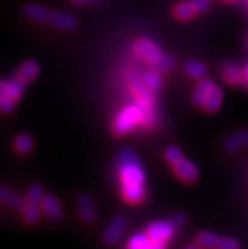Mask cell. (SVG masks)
<instances>
[{
    "label": "cell",
    "instance_id": "cell-1",
    "mask_svg": "<svg viewBox=\"0 0 248 249\" xmlns=\"http://www.w3.org/2000/svg\"><path fill=\"white\" fill-rule=\"evenodd\" d=\"M118 172H119L122 189L124 187L145 186L146 174L141 161L133 149L123 148L118 156Z\"/></svg>",
    "mask_w": 248,
    "mask_h": 249
},
{
    "label": "cell",
    "instance_id": "cell-2",
    "mask_svg": "<svg viewBox=\"0 0 248 249\" xmlns=\"http://www.w3.org/2000/svg\"><path fill=\"white\" fill-rule=\"evenodd\" d=\"M142 118H143V110L138 104L127 105L114 119L112 130L115 136H124L131 132L137 124H141Z\"/></svg>",
    "mask_w": 248,
    "mask_h": 249
},
{
    "label": "cell",
    "instance_id": "cell-3",
    "mask_svg": "<svg viewBox=\"0 0 248 249\" xmlns=\"http://www.w3.org/2000/svg\"><path fill=\"white\" fill-rule=\"evenodd\" d=\"M133 48H134L135 54L141 57L142 60L148 63V65H151V66H154L160 61L161 57L164 56L160 46L157 43H154L153 41H151L150 38L143 37L137 39Z\"/></svg>",
    "mask_w": 248,
    "mask_h": 249
},
{
    "label": "cell",
    "instance_id": "cell-4",
    "mask_svg": "<svg viewBox=\"0 0 248 249\" xmlns=\"http://www.w3.org/2000/svg\"><path fill=\"white\" fill-rule=\"evenodd\" d=\"M175 229L171 220H157L152 221L151 224L146 228V234L152 242H160V243H169L172 239Z\"/></svg>",
    "mask_w": 248,
    "mask_h": 249
},
{
    "label": "cell",
    "instance_id": "cell-5",
    "mask_svg": "<svg viewBox=\"0 0 248 249\" xmlns=\"http://www.w3.org/2000/svg\"><path fill=\"white\" fill-rule=\"evenodd\" d=\"M126 219L123 218V216H120V215L115 216L113 220L110 221L108 228L105 229V231H104V242L107 244H109V246H114V244L118 243L120 240V238L123 237V233L126 231Z\"/></svg>",
    "mask_w": 248,
    "mask_h": 249
},
{
    "label": "cell",
    "instance_id": "cell-6",
    "mask_svg": "<svg viewBox=\"0 0 248 249\" xmlns=\"http://www.w3.org/2000/svg\"><path fill=\"white\" fill-rule=\"evenodd\" d=\"M173 170H175V174L177 175L184 182L192 183L198 180L199 170L198 167L195 166V163H192L190 160L181 158L177 163L173 164Z\"/></svg>",
    "mask_w": 248,
    "mask_h": 249
},
{
    "label": "cell",
    "instance_id": "cell-7",
    "mask_svg": "<svg viewBox=\"0 0 248 249\" xmlns=\"http://www.w3.org/2000/svg\"><path fill=\"white\" fill-rule=\"evenodd\" d=\"M77 209H79L80 218L85 223H93L96 218V210H95L94 201L91 196L88 194H81L77 199Z\"/></svg>",
    "mask_w": 248,
    "mask_h": 249
},
{
    "label": "cell",
    "instance_id": "cell-8",
    "mask_svg": "<svg viewBox=\"0 0 248 249\" xmlns=\"http://www.w3.org/2000/svg\"><path fill=\"white\" fill-rule=\"evenodd\" d=\"M41 208L46 216L50 218L51 220L57 221L62 218V208H61L58 199L55 195H51V194L44 195L43 200L41 201Z\"/></svg>",
    "mask_w": 248,
    "mask_h": 249
},
{
    "label": "cell",
    "instance_id": "cell-9",
    "mask_svg": "<svg viewBox=\"0 0 248 249\" xmlns=\"http://www.w3.org/2000/svg\"><path fill=\"white\" fill-rule=\"evenodd\" d=\"M39 71H41V67L38 65V62L36 61H27V62L22 63L19 69L17 70V73L14 77L19 80L23 84H28V82L33 81V80L39 75Z\"/></svg>",
    "mask_w": 248,
    "mask_h": 249
},
{
    "label": "cell",
    "instance_id": "cell-10",
    "mask_svg": "<svg viewBox=\"0 0 248 249\" xmlns=\"http://www.w3.org/2000/svg\"><path fill=\"white\" fill-rule=\"evenodd\" d=\"M222 76L229 85H241L245 82L243 69L236 63H226L222 69Z\"/></svg>",
    "mask_w": 248,
    "mask_h": 249
},
{
    "label": "cell",
    "instance_id": "cell-11",
    "mask_svg": "<svg viewBox=\"0 0 248 249\" xmlns=\"http://www.w3.org/2000/svg\"><path fill=\"white\" fill-rule=\"evenodd\" d=\"M214 88V82L209 79H201L192 92V103L196 107H204L208 95Z\"/></svg>",
    "mask_w": 248,
    "mask_h": 249
},
{
    "label": "cell",
    "instance_id": "cell-12",
    "mask_svg": "<svg viewBox=\"0 0 248 249\" xmlns=\"http://www.w3.org/2000/svg\"><path fill=\"white\" fill-rule=\"evenodd\" d=\"M248 144V130L242 129L238 132L230 134L228 138L226 139L224 147L227 151L229 152H237L245 148L246 145Z\"/></svg>",
    "mask_w": 248,
    "mask_h": 249
},
{
    "label": "cell",
    "instance_id": "cell-13",
    "mask_svg": "<svg viewBox=\"0 0 248 249\" xmlns=\"http://www.w3.org/2000/svg\"><path fill=\"white\" fill-rule=\"evenodd\" d=\"M25 14L33 20H37V22H50L51 16H52V12L48 9L47 6H43L41 4H27L24 8Z\"/></svg>",
    "mask_w": 248,
    "mask_h": 249
},
{
    "label": "cell",
    "instance_id": "cell-14",
    "mask_svg": "<svg viewBox=\"0 0 248 249\" xmlns=\"http://www.w3.org/2000/svg\"><path fill=\"white\" fill-rule=\"evenodd\" d=\"M50 22L61 29H75L77 27V19L67 13H52Z\"/></svg>",
    "mask_w": 248,
    "mask_h": 249
},
{
    "label": "cell",
    "instance_id": "cell-15",
    "mask_svg": "<svg viewBox=\"0 0 248 249\" xmlns=\"http://www.w3.org/2000/svg\"><path fill=\"white\" fill-rule=\"evenodd\" d=\"M0 202H3L6 206H9L10 209H14V210H20L24 205V201L18 194L13 193L12 190L6 189L1 185H0Z\"/></svg>",
    "mask_w": 248,
    "mask_h": 249
},
{
    "label": "cell",
    "instance_id": "cell-16",
    "mask_svg": "<svg viewBox=\"0 0 248 249\" xmlns=\"http://www.w3.org/2000/svg\"><path fill=\"white\" fill-rule=\"evenodd\" d=\"M222 103H223V90L222 88L218 85H214V88L211 89V91L208 95L207 100L204 103V109L208 113H214L217 111L220 107H222Z\"/></svg>",
    "mask_w": 248,
    "mask_h": 249
},
{
    "label": "cell",
    "instance_id": "cell-17",
    "mask_svg": "<svg viewBox=\"0 0 248 249\" xmlns=\"http://www.w3.org/2000/svg\"><path fill=\"white\" fill-rule=\"evenodd\" d=\"M142 82L145 84L146 88H148L152 91H157L164 85V79L160 71L157 70H148L142 75Z\"/></svg>",
    "mask_w": 248,
    "mask_h": 249
},
{
    "label": "cell",
    "instance_id": "cell-18",
    "mask_svg": "<svg viewBox=\"0 0 248 249\" xmlns=\"http://www.w3.org/2000/svg\"><path fill=\"white\" fill-rule=\"evenodd\" d=\"M4 91L10 99L17 101L22 98L23 91H24V84L19 81L17 77H13V79L4 81Z\"/></svg>",
    "mask_w": 248,
    "mask_h": 249
},
{
    "label": "cell",
    "instance_id": "cell-19",
    "mask_svg": "<svg viewBox=\"0 0 248 249\" xmlns=\"http://www.w3.org/2000/svg\"><path fill=\"white\" fill-rule=\"evenodd\" d=\"M196 9L194 8L191 1H181L173 6V16L180 20H189L196 14Z\"/></svg>",
    "mask_w": 248,
    "mask_h": 249
},
{
    "label": "cell",
    "instance_id": "cell-20",
    "mask_svg": "<svg viewBox=\"0 0 248 249\" xmlns=\"http://www.w3.org/2000/svg\"><path fill=\"white\" fill-rule=\"evenodd\" d=\"M185 72L188 73L190 77L196 80H201L204 79L205 75L208 72V69L205 66L204 63L200 62V61L196 60H190L185 63Z\"/></svg>",
    "mask_w": 248,
    "mask_h": 249
},
{
    "label": "cell",
    "instance_id": "cell-21",
    "mask_svg": "<svg viewBox=\"0 0 248 249\" xmlns=\"http://www.w3.org/2000/svg\"><path fill=\"white\" fill-rule=\"evenodd\" d=\"M219 238L217 234L211 233V231H200L196 237V243L203 249H218V243H219Z\"/></svg>",
    "mask_w": 248,
    "mask_h": 249
},
{
    "label": "cell",
    "instance_id": "cell-22",
    "mask_svg": "<svg viewBox=\"0 0 248 249\" xmlns=\"http://www.w3.org/2000/svg\"><path fill=\"white\" fill-rule=\"evenodd\" d=\"M22 210L23 218H24V220L28 224H35L41 218V208L38 206V204H35V202L27 201L23 205Z\"/></svg>",
    "mask_w": 248,
    "mask_h": 249
},
{
    "label": "cell",
    "instance_id": "cell-23",
    "mask_svg": "<svg viewBox=\"0 0 248 249\" xmlns=\"http://www.w3.org/2000/svg\"><path fill=\"white\" fill-rule=\"evenodd\" d=\"M151 242L146 233H137L128 240L127 249H150Z\"/></svg>",
    "mask_w": 248,
    "mask_h": 249
},
{
    "label": "cell",
    "instance_id": "cell-24",
    "mask_svg": "<svg viewBox=\"0 0 248 249\" xmlns=\"http://www.w3.org/2000/svg\"><path fill=\"white\" fill-rule=\"evenodd\" d=\"M14 147H16L17 152L25 155L33 148V138L27 133H22V134L17 136L16 141H14Z\"/></svg>",
    "mask_w": 248,
    "mask_h": 249
},
{
    "label": "cell",
    "instance_id": "cell-25",
    "mask_svg": "<svg viewBox=\"0 0 248 249\" xmlns=\"http://www.w3.org/2000/svg\"><path fill=\"white\" fill-rule=\"evenodd\" d=\"M16 109V101L10 99L4 91V80L0 79V111L9 114Z\"/></svg>",
    "mask_w": 248,
    "mask_h": 249
},
{
    "label": "cell",
    "instance_id": "cell-26",
    "mask_svg": "<svg viewBox=\"0 0 248 249\" xmlns=\"http://www.w3.org/2000/svg\"><path fill=\"white\" fill-rule=\"evenodd\" d=\"M44 197V190L41 185H32L27 191V200L35 204H41Z\"/></svg>",
    "mask_w": 248,
    "mask_h": 249
},
{
    "label": "cell",
    "instance_id": "cell-27",
    "mask_svg": "<svg viewBox=\"0 0 248 249\" xmlns=\"http://www.w3.org/2000/svg\"><path fill=\"white\" fill-rule=\"evenodd\" d=\"M165 157H166L167 161L173 166V164L177 163L181 158H184V156H182V151L177 147V145H170V147L166 148V151H165Z\"/></svg>",
    "mask_w": 248,
    "mask_h": 249
},
{
    "label": "cell",
    "instance_id": "cell-28",
    "mask_svg": "<svg viewBox=\"0 0 248 249\" xmlns=\"http://www.w3.org/2000/svg\"><path fill=\"white\" fill-rule=\"evenodd\" d=\"M173 66H175V60L171 56H169V54H166V56L164 54L153 67L157 71H160V72H169V71L173 69Z\"/></svg>",
    "mask_w": 248,
    "mask_h": 249
},
{
    "label": "cell",
    "instance_id": "cell-29",
    "mask_svg": "<svg viewBox=\"0 0 248 249\" xmlns=\"http://www.w3.org/2000/svg\"><path fill=\"white\" fill-rule=\"evenodd\" d=\"M218 249H242L241 243L237 239H233L229 237L219 238V243H218Z\"/></svg>",
    "mask_w": 248,
    "mask_h": 249
},
{
    "label": "cell",
    "instance_id": "cell-30",
    "mask_svg": "<svg viewBox=\"0 0 248 249\" xmlns=\"http://www.w3.org/2000/svg\"><path fill=\"white\" fill-rule=\"evenodd\" d=\"M191 3L196 12H207L211 5L210 0H191Z\"/></svg>",
    "mask_w": 248,
    "mask_h": 249
},
{
    "label": "cell",
    "instance_id": "cell-31",
    "mask_svg": "<svg viewBox=\"0 0 248 249\" xmlns=\"http://www.w3.org/2000/svg\"><path fill=\"white\" fill-rule=\"evenodd\" d=\"M171 223L173 224V227L176 228V229H180V228H182L184 225L186 224V216L185 215H182V214H175L171 218Z\"/></svg>",
    "mask_w": 248,
    "mask_h": 249
},
{
    "label": "cell",
    "instance_id": "cell-32",
    "mask_svg": "<svg viewBox=\"0 0 248 249\" xmlns=\"http://www.w3.org/2000/svg\"><path fill=\"white\" fill-rule=\"evenodd\" d=\"M150 249H166L165 243H160V242H151Z\"/></svg>",
    "mask_w": 248,
    "mask_h": 249
},
{
    "label": "cell",
    "instance_id": "cell-33",
    "mask_svg": "<svg viewBox=\"0 0 248 249\" xmlns=\"http://www.w3.org/2000/svg\"><path fill=\"white\" fill-rule=\"evenodd\" d=\"M184 249H203V248H201V247L196 243V244H190V246H188L186 248H184Z\"/></svg>",
    "mask_w": 248,
    "mask_h": 249
},
{
    "label": "cell",
    "instance_id": "cell-34",
    "mask_svg": "<svg viewBox=\"0 0 248 249\" xmlns=\"http://www.w3.org/2000/svg\"><path fill=\"white\" fill-rule=\"evenodd\" d=\"M243 73H245V80L247 79L248 80V63L246 65L245 67H243Z\"/></svg>",
    "mask_w": 248,
    "mask_h": 249
},
{
    "label": "cell",
    "instance_id": "cell-35",
    "mask_svg": "<svg viewBox=\"0 0 248 249\" xmlns=\"http://www.w3.org/2000/svg\"><path fill=\"white\" fill-rule=\"evenodd\" d=\"M223 1H226V3H230V4H232V3H236L237 0H223Z\"/></svg>",
    "mask_w": 248,
    "mask_h": 249
},
{
    "label": "cell",
    "instance_id": "cell-36",
    "mask_svg": "<svg viewBox=\"0 0 248 249\" xmlns=\"http://www.w3.org/2000/svg\"><path fill=\"white\" fill-rule=\"evenodd\" d=\"M76 3H86L88 0H75Z\"/></svg>",
    "mask_w": 248,
    "mask_h": 249
},
{
    "label": "cell",
    "instance_id": "cell-37",
    "mask_svg": "<svg viewBox=\"0 0 248 249\" xmlns=\"http://www.w3.org/2000/svg\"><path fill=\"white\" fill-rule=\"evenodd\" d=\"M243 84H245L246 89H247V90H248V80H247V79H246V80H245V82H243Z\"/></svg>",
    "mask_w": 248,
    "mask_h": 249
},
{
    "label": "cell",
    "instance_id": "cell-38",
    "mask_svg": "<svg viewBox=\"0 0 248 249\" xmlns=\"http://www.w3.org/2000/svg\"><path fill=\"white\" fill-rule=\"evenodd\" d=\"M247 44H248V39H247Z\"/></svg>",
    "mask_w": 248,
    "mask_h": 249
}]
</instances>
